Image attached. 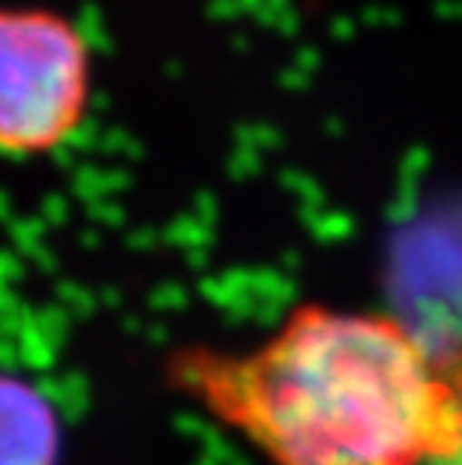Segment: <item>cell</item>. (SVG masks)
<instances>
[{"instance_id": "cell-3", "label": "cell", "mask_w": 462, "mask_h": 465, "mask_svg": "<svg viewBox=\"0 0 462 465\" xmlns=\"http://www.w3.org/2000/svg\"><path fill=\"white\" fill-rule=\"evenodd\" d=\"M61 420L43 391L0 372V465H54Z\"/></svg>"}, {"instance_id": "cell-1", "label": "cell", "mask_w": 462, "mask_h": 465, "mask_svg": "<svg viewBox=\"0 0 462 465\" xmlns=\"http://www.w3.org/2000/svg\"><path fill=\"white\" fill-rule=\"evenodd\" d=\"M169 379L273 465H436L462 450V363L385 315L298 306L252 351H174Z\"/></svg>"}, {"instance_id": "cell-2", "label": "cell", "mask_w": 462, "mask_h": 465, "mask_svg": "<svg viewBox=\"0 0 462 465\" xmlns=\"http://www.w3.org/2000/svg\"><path fill=\"white\" fill-rule=\"evenodd\" d=\"M91 96V52L73 22L0 13V153L36 156L70 142Z\"/></svg>"}]
</instances>
